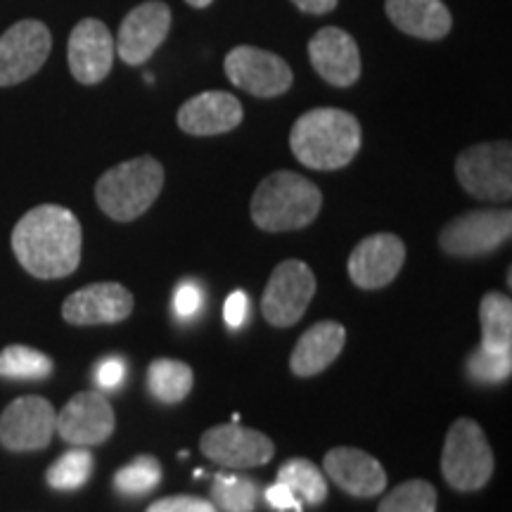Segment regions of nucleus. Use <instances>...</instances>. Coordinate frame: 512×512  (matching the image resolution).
<instances>
[{
    "label": "nucleus",
    "instance_id": "1",
    "mask_svg": "<svg viewBox=\"0 0 512 512\" xmlns=\"http://www.w3.org/2000/svg\"><path fill=\"white\" fill-rule=\"evenodd\" d=\"M83 230L69 209L41 204L27 211L12 230V252L19 266L41 280L72 275L81 264Z\"/></svg>",
    "mask_w": 512,
    "mask_h": 512
},
{
    "label": "nucleus",
    "instance_id": "2",
    "mask_svg": "<svg viewBox=\"0 0 512 512\" xmlns=\"http://www.w3.org/2000/svg\"><path fill=\"white\" fill-rule=\"evenodd\" d=\"M363 143L354 114L337 107L304 112L290 131L292 155L313 171H337L354 162Z\"/></svg>",
    "mask_w": 512,
    "mask_h": 512
},
{
    "label": "nucleus",
    "instance_id": "3",
    "mask_svg": "<svg viewBox=\"0 0 512 512\" xmlns=\"http://www.w3.org/2000/svg\"><path fill=\"white\" fill-rule=\"evenodd\" d=\"M323 207V195L313 181L294 171H273L254 190L249 214L266 233H290L311 226Z\"/></svg>",
    "mask_w": 512,
    "mask_h": 512
},
{
    "label": "nucleus",
    "instance_id": "4",
    "mask_svg": "<svg viewBox=\"0 0 512 512\" xmlns=\"http://www.w3.org/2000/svg\"><path fill=\"white\" fill-rule=\"evenodd\" d=\"M164 188V166L143 155L112 166L95 185V202L112 221L128 223L143 216Z\"/></svg>",
    "mask_w": 512,
    "mask_h": 512
},
{
    "label": "nucleus",
    "instance_id": "5",
    "mask_svg": "<svg viewBox=\"0 0 512 512\" xmlns=\"http://www.w3.org/2000/svg\"><path fill=\"white\" fill-rule=\"evenodd\" d=\"M441 475L456 491H479L494 475V451L482 427L472 418H458L446 434Z\"/></svg>",
    "mask_w": 512,
    "mask_h": 512
},
{
    "label": "nucleus",
    "instance_id": "6",
    "mask_svg": "<svg viewBox=\"0 0 512 512\" xmlns=\"http://www.w3.org/2000/svg\"><path fill=\"white\" fill-rule=\"evenodd\" d=\"M456 176L463 190L484 202H508L512 197V147L508 140L479 143L456 159Z\"/></svg>",
    "mask_w": 512,
    "mask_h": 512
},
{
    "label": "nucleus",
    "instance_id": "7",
    "mask_svg": "<svg viewBox=\"0 0 512 512\" xmlns=\"http://www.w3.org/2000/svg\"><path fill=\"white\" fill-rule=\"evenodd\" d=\"M512 235L510 209H477L448 221L439 233V247L448 256L472 259L503 247Z\"/></svg>",
    "mask_w": 512,
    "mask_h": 512
},
{
    "label": "nucleus",
    "instance_id": "8",
    "mask_svg": "<svg viewBox=\"0 0 512 512\" xmlns=\"http://www.w3.org/2000/svg\"><path fill=\"white\" fill-rule=\"evenodd\" d=\"M316 294V275L304 261L287 259L275 266L261 297V313L273 328H292L304 318Z\"/></svg>",
    "mask_w": 512,
    "mask_h": 512
},
{
    "label": "nucleus",
    "instance_id": "9",
    "mask_svg": "<svg viewBox=\"0 0 512 512\" xmlns=\"http://www.w3.org/2000/svg\"><path fill=\"white\" fill-rule=\"evenodd\" d=\"M53 48L50 29L38 19H19L0 36V88L17 86L43 67Z\"/></svg>",
    "mask_w": 512,
    "mask_h": 512
},
{
    "label": "nucleus",
    "instance_id": "10",
    "mask_svg": "<svg viewBox=\"0 0 512 512\" xmlns=\"http://www.w3.org/2000/svg\"><path fill=\"white\" fill-rule=\"evenodd\" d=\"M233 86L256 98H278L292 88L294 74L283 57L256 46H238L223 62Z\"/></svg>",
    "mask_w": 512,
    "mask_h": 512
},
{
    "label": "nucleus",
    "instance_id": "11",
    "mask_svg": "<svg viewBox=\"0 0 512 512\" xmlns=\"http://www.w3.org/2000/svg\"><path fill=\"white\" fill-rule=\"evenodd\" d=\"M55 408L43 396H19L0 415V444L8 451H41L55 434Z\"/></svg>",
    "mask_w": 512,
    "mask_h": 512
},
{
    "label": "nucleus",
    "instance_id": "12",
    "mask_svg": "<svg viewBox=\"0 0 512 512\" xmlns=\"http://www.w3.org/2000/svg\"><path fill=\"white\" fill-rule=\"evenodd\" d=\"M171 10L162 0H147L133 8L121 22L119 34L114 38V50L131 67H138L157 53L169 36Z\"/></svg>",
    "mask_w": 512,
    "mask_h": 512
},
{
    "label": "nucleus",
    "instance_id": "13",
    "mask_svg": "<svg viewBox=\"0 0 512 512\" xmlns=\"http://www.w3.org/2000/svg\"><path fill=\"white\" fill-rule=\"evenodd\" d=\"M117 418L100 392H79L55 418V432L72 446H98L112 437Z\"/></svg>",
    "mask_w": 512,
    "mask_h": 512
},
{
    "label": "nucleus",
    "instance_id": "14",
    "mask_svg": "<svg viewBox=\"0 0 512 512\" xmlns=\"http://www.w3.org/2000/svg\"><path fill=\"white\" fill-rule=\"evenodd\" d=\"M200 448L209 460L223 467H233V470L266 465L275 453L273 441L264 432L249 430L240 422L211 427L202 434Z\"/></svg>",
    "mask_w": 512,
    "mask_h": 512
},
{
    "label": "nucleus",
    "instance_id": "15",
    "mask_svg": "<svg viewBox=\"0 0 512 512\" xmlns=\"http://www.w3.org/2000/svg\"><path fill=\"white\" fill-rule=\"evenodd\" d=\"M406 264V242L394 233H375L361 240L349 256V278L361 290H382Z\"/></svg>",
    "mask_w": 512,
    "mask_h": 512
},
{
    "label": "nucleus",
    "instance_id": "16",
    "mask_svg": "<svg viewBox=\"0 0 512 512\" xmlns=\"http://www.w3.org/2000/svg\"><path fill=\"white\" fill-rule=\"evenodd\" d=\"M114 36L100 19L86 17L69 34L67 60L72 76L83 86L105 81L114 64Z\"/></svg>",
    "mask_w": 512,
    "mask_h": 512
},
{
    "label": "nucleus",
    "instance_id": "17",
    "mask_svg": "<svg viewBox=\"0 0 512 512\" xmlns=\"http://www.w3.org/2000/svg\"><path fill=\"white\" fill-rule=\"evenodd\" d=\"M136 299L119 283H95L69 294L62 304V318L69 325H114L133 313Z\"/></svg>",
    "mask_w": 512,
    "mask_h": 512
},
{
    "label": "nucleus",
    "instance_id": "18",
    "mask_svg": "<svg viewBox=\"0 0 512 512\" xmlns=\"http://www.w3.org/2000/svg\"><path fill=\"white\" fill-rule=\"evenodd\" d=\"M309 60L323 81L349 88L361 79V53L354 36L339 27H325L309 41Z\"/></svg>",
    "mask_w": 512,
    "mask_h": 512
},
{
    "label": "nucleus",
    "instance_id": "19",
    "mask_svg": "<svg viewBox=\"0 0 512 512\" xmlns=\"http://www.w3.org/2000/svg\"><path fill=\"white\" fill-rule=\"evenodd\" d=\"M325 472L339 489L356 498L380 496L387 489V472L380 460L361 448L337 446L325 453Z\"/></svg>",
    "mask_w": 512,
    "mask_h": 512
},
{
    "label": "nucleus",
    "instance_id": "20",
    "mask_svg": "<svg viewBox=\"0 0 512 512\" xmlns=\"http://www.w3.org/2000/svg\"><path fill=\"white\" fill-rule=\"evenodd\" d=\"M242 117V105L233 93L207 91L185 100L176 121L188 136H221L238 128Z\"/></svg>",
    "mask_w": 512,
    "mask_h": 512
},
{
    "label": "nucleus",
    "instance_id": "21",
    "mask_svg": "<svg viewBox=\"0 0 512 512\" xmlns=\"http://www.w3.org/2000/svg\"><path fill=\"white\" fill-rule=\"evenodd\" d=\"M347 344V328L337 320H320L299 337L290 356V370L299 377H313L332 366Z\"/></svg>",
    "mask_w": 512,
    "mask_h": 512
},
{
    "label": "nucleus",
    "instance_id": "22",
    "mask_svg": "<svg viewBox=\"0 0 512 512\" xmlns=\"http://www.w3.org/2000/svg\"><path fill=\"white\" fill-rule=\"evenodd\" d=\"M384 12L396 29L422 41L446 38L453 24L444 0H384Z\"/></svg>",
    "mask_w": 512,
    "mask_h": 512
},
{
    "label": "nucleus",
    "instance_id": "23",
    "mask_svg": "<svg viewBox=\"0 0 512 512\" xmlns=\"http://www.w3.org/2000/svg\"><path fill=\"white\" fill-rule=\"evenodd\" d=\"M482 349L491 354L512 351V302L508 294L489 292L479 302Z\"/></svg>",
    "mask_w": 512,
    "mask_h": 512
},
{
    "label": "nucleus",
    "instance_id": "24",
    "mask_svg": "<svg viewBox=\"0 0 512 512\" xmlns=\"http://www.w3.org/2000/svg\"><path fill=\"white\" fill-rule=\"evenodd\" d=\"M195 373L188 363L174 358H157L147 368V389L162 403H181L192 392Z\"/></svg>",
    "mask_w": 512,
    "mask_h": 512
},
{
    "label": "nucleus",
    "instance_id": "25",
    "mask_svg": "<svg viewBox=\"0 0 512 512\" xmlns=\"http://www.w3.org/2000/svg\"><path fill=\"white\" fill-rule=\"evenodd\" d=\"M278 482L290 486L292 494L304 503L320 505L328 498V479L306 458H290L280 465Z\"/></svg>",
    "mask_w": 512,
    "mask_h": 512
},
{
    "label": "nucleus",
    "instance_id": "26",
    "mask_svg": "<svg viewBox=\"0 0 512 512\" xmlns=\"http://www.w3.org/2000/svg\"><path fill=\"white\" fill-rule=\"evenodd\" d=\"M53 373V358L27 344H10L0 351V377L5 380H46Z\"/></svg>",
    "mask_w": 512,
    "mask_h": 512
},
{
    "label": "nucleus",
    "instance_id": "27",
    "mask_svg": "<svg viewBox=\"0 0 512 512\" xmlns=\"http://www.w3.org/2000/svg\"><path fill=\"white\" fill-rule=\"evenodd\" d=\"M259 486L254 479L238 475H216L211 486V503L223 512H254Z\"/></svg>",
    "mask_w": 512,
    "mask_h": 512
},
{
    "label": "nucleus",
    "instance_id": "28",
    "mask_svg": "<svg viewBox=\"0 0 512 512\" xmlns=\"http://www.w3.org/2000/svg\"><path fill=\"white\" fill-rule=\"evenodd\" d=\"M162 482V465L155 456H138L117 470L114 489L126 498H140L155 491Z\"/></svg>",
    "mask_w": 512,
    "mask_h": 512
},
{
    "label": "nucleus",
    "instance_id": "29",
    "mask_svg": "<svg viewBox=\"0 0 512 512\" xmlns=\"http://www.w3.org/2000/svg\"><path fill=\"white\" fill-rule=\"evenodd\" d=\"M93 472V456L86 446H76L67 451L50 465L46 472L48 486L55 491H76L91 479Z\"/></svg>",
    "mask_w": 512,
    "mask_h": 512
},
{
    "label": "nucleus",
    "instance_id": "30",
    "mask_svg": "<svg viewBox=\"0 0 512 512\" xmlns=\"http://www.w3.org/2000/svg\"><path fill=\"white\" fill-rule=\"evenodd\" d=\"M377 512H437V489L425 479H408L382 498Z\"/></svg>",
    "mask_w": 512,
    "mask_h": 512
},
{
    "label": "nucleus",
    "instance_id": "31",
    "mask_svg": "<svg viewBox=\"0 0 512 512\" xmlns=\"http://www.w3.org/2000/svg\"><path fill=\"white\" fill-rule=\"evenodd\" d=\"M467 375L470 380L479 384H501L512 373V351H503V354H491L486 349H475L467 356Z\"/></svg>",
    "mask_w": 512,
    "mask_h": 512
},
{
    "label": "nucleus",
    "instance_id": "32",
    "mask_svg": "<svg viewBox=\"0 0 512 512\" xmlns=\"http://www.w3.org/2000/svg\"><path fill=\"white\" fill-rule=\"evenodd\" d=\"M145 512H219L207 498L197 496H169L155 501Z\"/></svg>",
    "mask_w": 512,
    "mask_h": 512
},
{
    "label": "nucleus",
    "instance_id": "33",
    "mask_svg": "<svg viewBox=\"0 0 512 512\" xmlns=\"http://www.w3.org/2000/svg\"><path fill=\"white\" fill-rule=\"evenodd\" d=\"M174 309L178 318H192L197 311L202 309V290L190 280L178 285L176 297H174Z\"/></svg>",
    "mask_w": 512,
    "mask_h": 512
},
{
    "label": "nucleus",
    "instance_id": "34",
    "mask_svg": "<svg viewBox=\"0 0 512 512\" xmlns=\"http://www.w3.org/2000/svg\"><path fill=\"white\" fill-rule=\"evenodd\" d=\"M126 377V363L121 361L119 356H110L105 361L98 363V370H95V382L102 389H117Z\"/></svg>",
    "mask_w": 512,
    "mask_h": 512
},
{
    "label": "nucleus",
    "instance_id": "35",
    "mask_svg": "<svg viewBox=\"0 0 512 512\" xmlns=\"http://www.w3.org/2000/svg\"><path fill=\"white\" fill-rule=\"evenodd\" d=\"M266 501L271 508L280 512H287V510L302 512V501H299V498L290 491V486H285L283 482H275L273 486H268Z\"/></svg>",
    "mask_w": 512,
    "mask_h": 512
},
{
    "label": "nucleus",
    "instance_id": "36",
    "mask_svg": "<svg viewBox=\"0 0 512 512\" xmlns=\"http://www.w3.org/2000/svg\"><path fill=\"white\" fill-rule=\"evenodd\" d=\"M247 309H249V302H247V294L242 290H235L230 297L226 299V306H223V318H226L228 328L238 330L242 328V323H245L247 318Z\"/></svg>",
    "mask_w": 512,
    "mask_h": 512
},
{
    "label": "nucleus",
    "instance_id": "37",
    "mask_svg": "<svg viewBox=\"0 0 512 512\" xmlns=\"http://www.w3.org/2000/svg\"><path fill=\"white\" fill-rule=\"evenodd\" d=\"M292 3L306 15H328L337 8L339 0H292Z\"/></svg>",
    "mask_w": 512,
    "mask_h": 512
},
{
    "label": "nucleus",
    "instance_id": "38",
    "mask_svg": "<svg viewBox=\"0 0 512 512\" xmlns=\"http://www.w3.org/2000/svg\"><path fill=\"white\" fill-rule=\"evenodd\" d=\"M185 3H188V5H192V8L202 10V8H209V5H211V3H214V0H185Z\"/></svg>",
    "mask_w": 512,
    "mask_h": 512
},
{
    "label": "nucleus",
    "instance_id": "39",
    "mask_svg": "<svg viewBox=\"0 0 512 512\" xmlns=\"http://www.w3.org/2000/svg\"><path fill=\"white\" fill-rule=\"evenodd\" d=\"M145 81H147V83H155V74L147 72V74H145Z\"/></svg>",
    "mask_w": 512,
    "mask_h": 512
}]
</instances>
